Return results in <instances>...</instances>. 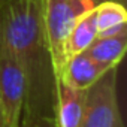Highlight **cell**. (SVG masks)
I'll return each instance as SVG.
<instances>
[{"instance_id": "3957f363", "label": "cell", "mask_w": 127, "mask_h": 127, "mask_svg": "<svg viewBox=\"0 0 127 127\" xmlns=\"http://www.w3.org/2000/svg\"><path fill=\"white\" fill-rule=\"evenodd\" d=\"M118 66L106 70L84 90V117L81 127H124L118 105Z\"/></svg>"}, {"instance_id": "4fadbf2b", "label": "cell", "mask_w": 127, "mask_h": 127, "mask_svg": "<svg viewBox=\"0 0 127 127\" xmlns=\"http://www.w3.org/2000/svg\"><path fill=\"white\" fill-rule=\"evenodd\" d=\"M117 2H121V3H124V2H126V0H117Z\"/></svg>"}, {"instance_id": "7c38bea8", "label": "cell", "mask_w": 127, "mask_h": 127, "mask_svg": "<svg viewBox=\"0 0 127 127\" xmlns=\"http://www.w3.org/2000/svg\"><path fill=\"white\" fill-rule=\"evenodd\" d=\"M0 127H5V124H3V117H2V111H0Z\"/></svg>"}, {"instance_id": "7a4b0ae2", "label": "cell", "mask_w": 127, "mask_h": 127, "mask_svg": "<svg viewBox=\"0 0 127 127\" xmlns=\"http://www.w3.org/2000/svg\"><path fill=\"white\" fill-rule=\"evenodd\" d=\"M103 0H40L42 20L57 79L64 69L63 45L72 27Z\"/></svg>"}, {"instance_id": "8fae6325", "label": "cell", "mask_w": 127, "mask_h": 127, "mask_svg": "<svg viewBox=\"0 0 127 127\" xmlns=\"http://www.w3.org/2000/svg\"><path fill=\"white\" fill-rule=\"evenodd\" d=\"M9 2H12V0H0V11H2V9H3Z\"/></svg>"}, {"instance_id": "30bf717a", "label": "cell", "mask_w": 127, "mask_h": 127, "mask_svg": "<svg viewBox=\"0 0 127 127\" xmlns=\"http://www.w3.org/2000/svg\"><path fill=\"white\" fill-rule=\"evenodd\" d=\"M29 127H57V121L55 120H42V121H37Z\"/></svg>"}, {"instance_id": "5b68a950", "label": "cell", "mask_w": 127, "mask_h": 127, "mask_svg": "<svg viewBox=\"0 0 127 127\" xmlns=\"http://www.w3.org/2000/svg\"><path fill=\"white\" fill-rule=\"evenodd\" d=\"M109 67H105L103 64L93 60L85 51L81 54L73 55L64 66V70L61 73L63 82L76 88V90H87L91 87Z\"/></svg>"}, {"instance_id": "9c48e42d", "label": "cell", "mask_w": 127, "mask_h": 127, "mask_svg": "<svg viewBox=\"0 0 127 127\" xmlns=\"http://www.w3.org/2000/svg\"><path fill=\"white\" fill-rule=\"evenodd\" d=\"M96 26L97 36L112 34L127 27V11L124 3L117 0H103L96 9Z\"/></svg>"}, {"instance_id": "8992f818", "label": "cell", "mask_w": 127, "mask_h": 127, "mask_svg": "<svg viewBox=\"0 0 127 127\" xmlns=\"http://www.w3.org/2000/svg\"><path fill=\"white\" fill-rule=\"evenodd\" d=\"M84 117V90L57 79V127H81Z\"/></svg>"}, {"instance_id": "6da1fadb", "label": "cell", "mask_w": 127, "mask_h": 127, "mask_svg": "<svg viewBox=\"0 0 127 127\" xmlns=\"http://www.w3.org/2000/svg\"><path fill=\"white\" fill-rule=\"evenodd\" d=\"M0 36L24 78L23 127L55 120L57 76L46 40L40 0H12L0 11Z\"/></svg>"}, {"instance_id": "ba28073f", "label": "cell", "mask_w": 127, "mask_h": 127, "mask_svg": "<svg viewBox=\"0 0 127 127\" xmlns=\"http://www.w3.org/2000/svg\"><path fill=\"white\" fill-rule=\"evenodd\" d=\"M97 37V26H96V12L94 9L84 15L69 32L64 45H63V60L66 63L76 54L87 51V48ZM64 70V69H63ZM61 78V76H60Z\"/></svg>"}, {"instance_id": "277c9868", "label": "cell", "mask_w": 127, "mask_h": 127, "mask_svg": "<svg viewBox=\"0 0 127 127\" xmlns=\"http://www.w3.org/2000/svg\"><path fill=\"white\" fill-rule=\"evenodd\" d=\"M24 78L9 46L0 36V111L5 127H23Z\"/></svg>"}, {"instance_id": "52a82bcc", "label": "cell", "mask_w": 127, "mask_h": 127, "mask_svg": "<svg viewBox=\"0 0 127 127\" xmlns=\"http://www.w3.org/2000/svg\"><path fill=\"white\" fill-rule=\"evenodd\" d=\"M126 48H127V27L112 34L97 36L85 52L97 63L111 69L121 63L126 54Z\"/></svg>"}]
</instances>
